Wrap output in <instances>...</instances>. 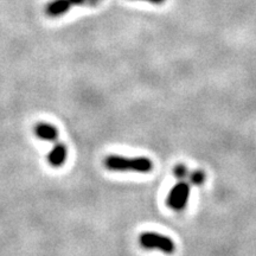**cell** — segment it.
<instances>
[{"mask_svg":"<svg viewBox=\"0 0 256 256\" xmlns=\"http://www.w3.org/2000/svg\"><path fill=\"white\" fill-rule=\"evenodd\" d=\"M66 156H68V147L63 142H56L55 146L48 153L46 160L52 168H60L66 162Z\"/></svg>","mask_w":256,"mask_h":256,"instance_id":"4","label":"cell"},{"mask_svg":"<svg viewBox=\"0 0 256 256\" xmlns=\"http://www.w3.org/2000/svg\"><path fill=\"white\" fill-rule=\"evenodd\" d=\"M104 165L110 171L116 172H138V174H148L153 170L152 160L147 156H108L104 160Z\"/></svg>","mask_w":256,"mask_h":256,"instance_id":"1","label":"cell"},{"mask_svg":"<svg viewBox=\"0 0 256 256\" xmlns=\"http://www.w3.org/2000/svg\"><path fill=\"white\" fill-rule=\"evenodd\" d=\"M34 133L37 138L46 142H57L58 139V130L48 122H38L34 127Z\"/></svg>","mask_w":256,"mask_h":256,"instance_id":"5","label":"cell"},{"mask_svg":"<svg viewBox=\"0 0 256 256\" xmlns=\"http://www.w3.org/2000/svg\"><path fill=\"white\" fill-rule=\"evenodd\" d=\"M174 174L176 177H177L178 179H184L186 178L188 176V168L186 166L183 165V164H178L177 166H176L174 170Z\"/></svg>","mask_w":256,"mask_h":256,"instance_id":"8","label":"cell"},{"mask_svg":"<svg viewBox=\"0 0 256 256\" xmlns=\"http://www.w3.org/2000/svg\"><path fill=\"white\" fill-rule=\"evenodd\" d=\"M98 2H100V0H87L86 5H88V6H96V5L98 4Z\"/></svg>","mask_w":256,"mask_h":256,"instance_id":"11","label":"cell"},{"mask_svg":"<svg viewBox=\"0 0 256 256\" xmlns=\"http://www.w3.org/2000/svg\"><path fill=\"white\" fill-rule=\"evenodd\" d=\"M72 6L70 0H51L46 6V14L51 18L60 17V16L69 12Z\"/></svg>","mask_w":256,"mask_h":256,"instance_id":"6","label":"cell"},{"mask_svg":"<svg viewBox=\"0 0 256 256\" xmlns=\"http://www.w3.org/2000/svg\"><path fill=\"white\" fill-rule=\"evenodd\" d=\"M188 197H190V186H188V184L184 183V182H179L168 192V198H166V204L172 210L183 211L188 202Z\"/></svg>","mask_w":256,"mask_h":256,"instance_id":"3","label":"cell"},{"mask_svg":"<svg viewBox=\"0 0 256 256\" xmlns=\"http://www.w3.org/2000/svg\"><path fill=\"white\" fill-rule=\"evenodd\" d=\"M72 6H81V5H86L87 0H70Z\"/></svg>","mask_w":256,"mask_h":256,"instance_id":"9","label":"cell"},{"mask_svg":"<svg viewBox=\"0 0 256 256\" xmlns=\"http://www.w3.org/2000/svg\"><path fill=\"white\" fill-rule=\"evenodd\" d=\"M188 179H190V183L194 185H202L206 182V174L200 170H196V171L191 172L188 174Z\"/></svg>","mask_w":256,"mask_h":256,"instance_id":"7","label":"cell"},{"mask_svg":"<svg viewBox=\"0 0 256 256\" xmlns=\"http://www.w3.org/2000/svg\"><path fill=\"white\" fill-rule=\"evenodd\" d=\"M144 2H151V4H154V5H162V4H164L165 0H144Z\"/></svg>","mask_w":256,"mask_h":256,"instance_id":"10","label":"cell"},{"mask_svg":"<svg viewBox=\"0 0 256 256\" xmlns=\"http://www.w3.org/2000/svg\"><path fill=\"white\" fill-rule=\"evenodd\" d=\"M139 243L142 248L148 249V250L156 249V250H160L164 252V254L168 255L174 254L176 252V244L174 240L158 232H146L140 234Z\"/></svg>","mask_w":256,"mask_h":256,"instance_id":"2","label":"cell"}]
</instances>
